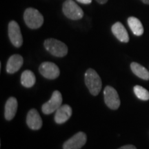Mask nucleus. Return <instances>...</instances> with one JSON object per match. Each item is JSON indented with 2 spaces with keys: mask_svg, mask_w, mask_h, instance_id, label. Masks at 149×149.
Returning a JSON list of instances; mask_svg holds the SVG:
<instances>
[{
  "mask_svg": "<svg viewBox=\"0 0 149 149\" xmlns=\"http://www.w3.org/2000/svg\"><path fill=\"white\" fill-rule=\"evenodd\" d=\"M104 101L107 106L112 110H116L120 106V100L118 93L114 88L107 86L104 91Z\"/></svg>",
  "mask_w": 149,
  "mask_h": 149,
  "instance_id": "nucleus-6",
  "label": "nucleus"
},
{
  "mask_svg": "<svg viewBox=\"0 0 149 149\" xmlns=\"http://www.w3.org/2000/svg\"><path fill=\"white\" fill-rule=\"evenodd\" d=\"M24 19L27 26L31 29H37L44 23V17L37 9L29 8L25 10Z\"/></svg>",
  "mask_w": 149,
  "mask_h": 149,
  "instance_id": "nucleus-2",
  "label": "nucleus"
},
{
  "mask_svg": "<svg viewBox=\"0 0 149 149\" xmlns=\"http://www.w3.org/2000/svg\"><path fill=\"white\" fill-rule=\"evenodd\" d=\"M86 135L83 132H79L68 139L63 145L64 149H80L86 143Z\"/></svg>",
  "mask_w": 149,
  "mask_h": 149,
  "instance_id": "nucleus-9",
  "label": "nucleus"
},
{
  "mask_svg": "<svg viewBox=\"0 0 149 149\" xmlns=\"http://www.w3.org/2000/svg\"><path fill=\"white\" fill-rule=\"evenodd\" d=\"M26 123L32 130H39L42 126V120L37 110L31 109L26 117Z\"/></svg>",
  "mask_w": 149,
  "mask_h": 149,
  "instance_id": "nucleus-10",
  "label": "nucleus"
},
{
  "mask_svg": "<svg viewBox=\"0 0 149 149\" xmlns=\"http://www.w3.org/2000/svg\"><path fill=\"white\" fill-rule=\"evenodd\" d=\"M8 37L13 45L17 48L21 47L23 44V37L19 24L15 21H11L8 24Z\"/></svg>",
  "mask_w": 149,
  "mask_h": 149,
  "instance_id": "nucleus-7",
  "label": "nucleus"
},
{
  "mask_svg": "<svg viewBox=\"0 0 149 149\" xmlns=\"http://www.w3.org/2000/svg\"><path fill=\"white\" fill-rule=\"evenodd\" d=\"M36 81L35 74L29 70H26L22 72L21 76V83L26 88H31L35 84Z\"/></svg>",
  "mask_w": 149,
  "mask_h": 149,
  "instance_id": "nucleus-17",
  "label": "nucleus"
},
{
  "mask_svg": "<svg viewBox=\"0 0 149 149\" xmlns=\"http://www.w3.org/2000/svg\"><path fill=\"white\" fill-rule=\"evenodd\" d=\"M128 24L134 35L140 36L144 33V27L142 24L137 18L135 17H130L128 19Z\"/></svg>",
  "mask_w": 149,
  "mask_h": 149,
  "instance_id": "nucleus-15",
  "label": "nucleus"
},
{
  "mask_svg": "<svg viewBox=\"0 0 149 149\" xmlns=\"http://www.w3.org/2000/svg\"><path fill=\"white\" fill-rule=\"evenodd\" d=\"M63 13L66 17L72 20H78L83 17L84 12L72 0H66L62 7Z\"/></svg>",
  "mask_w": 149,
  "mask_h": 149,
  "instance_id": "nucleus-4",
  "label": "nucleus"
},
{
  "mask_svg": "<svg viewBox=\"0 0 149 149\" xmlns=\"http://www.w3.org/2000/svg\"><path fill=\"white\" fill-rule=\"evenodd\" d=\"M72 115V109L70 106L65 104L61 106L56 111L55 115V121L57 124H63L66 122Z\"/></svg>",
  "mask_w": 149,
  "mask_h": 149,
  "instance_id": "nucleus-11",
  "label": "nucleus"
},
{
  "mask_svg": "<svg viewBox=\"0 0 149 149\" xmlns=\"http://www.w3.org/2000/svg\"><path fill=\"white\" fill-rule=\"evenodd\" d=\"M44 45L46 51L55 57H62L68 53V47L66 44L55 39H47L44 42Z\"/></svg>",
  "mask_w": 149,
  "mask_h": 149,
  "instance_id": "nucleus-3",
  "label": "nucleus"
},
{
  "mask_svg": "<svg viewBox=\"0 0 149 149\" xmlns=\"http://www.w3.org/2000/svg\"><path fill=\"white\" fill-rule=\"evenodd\" d=\"M61 103L62 96L61 93L58 91H55L52 95L51 98L42 105V112L46 115L51 114L61 107Z\"/></svg>",
  "mask_w": 149,
  "mask_h": 149,
  "instance_id": "nucleus-5",
  "label": "nucleus"
},
{
  "mask_svg": "<svg viewBox=\"0 0 149 149\" xmlns=\"http://www.w3.org/2000/svg\"><path fill=\"white\" fill-rule=\"evenodd\" d=\"M17 110V101L16 98L11 97L7 100L5 105V118L7 120H11L14 118Z\"/></svg>",
  "mask_w": 149,
  "mask_h": 149,
  "instance_id": "nucleus-14",
  "label": "nucleus"
},
{
  "mask_svg": "<svg viewBox=\"0 0 149 149\" xmlns=\"http://www.w3.org/2000/svg\"><path fill=\"white\" fill-rule=\"evenodd\" d=\"M24 63L23 57L20 55H13L10 56L6 64V71L8 73H15L20 69Z\"/></svg>",
  "mask_w": 149,
  "mask_h": 149,
  "instance_id": "nucleus-12",
  "label": "nucleus"
},
{
  "mask_svg": "<svg viewBox=\"0 0 149 149\" xmlns=\"http://www.w3.org/2000/svg\"><path fill=\"white\" fill-rule=\"evenodd\" d=\"M111 29L113 35L120 42L127 43L129 41V36H128L127 31L121 22H118L113 24Z\"/></svg>",
  "mask_w": 149,
  "mask_h": 149,
  "instance_id": "nucleus-13",
  "label": "nucleus"
},
{
  "mask_svg": "<svg viewBox=\"0 0 149 149\" xmlns=\"http://www.w3.org/2000/svg\"><path fill=\"white\" fill-rule=\"evenodd\" d=\"M118 149H137L136 147L133 145H126V146H122L121 148Z\"/></svg>",
  "mask_w": 149,
  "mask_h": 149,
  "instance_id": "nucleus-19",
  "label": "nucleus"
},
{
  "mask_svg": "<svg viewBox=\"0 0 149 149\" xmlns=\"http://www.w3.org/2000/svg\"><path fill=\"white\" fill-rule=\"evenodd\" d=\"M85 83L93 95L96 96L102 89V79L95 70L89 68L85 73Z\"/></svg>",
  "mask_w": 149,
  "mask_h": 149,
  "instance_id": "nucleus-1",
  "label": "nucleus"
},
{
  "mask_svg": "<svg viewBox=\"0 0 149 149\" xmlns=\"http://www.w3.org/2000/svg\"><path fill=\"white\" fill-rule=\"evenodd\" d=\"M134 93L135 95L141 100L147 101L149 100V92L141 86H135L134 87Z\"/></svg>",
  "mask_w": 149,
  "mask_h": 149,
  "instance_id": "nucleus-18",
  "label": "nucleus"
},
{
  "mask_svg": "<svg viewBox=\"0 0 149 149\" xmlns=\"http://www.w3.org/2000/svg\"><path fill=\"white\" fill-rule=\"evenodd\" d=\"M39 70L42 75L49 79H55L58 77L60 74L58 66L54 63L49 61L43 62L40 66Z\"/></svg>",
  "mask_w": 149,
  "mask_h": 149,
  "instance_id": "nucleus-8",
  "label": "nucleus"
},
{
  "mask_svg": "<svg viewBox=\"0 0 149 149\" xmlns=\"http://www.w3.org/2000/svg\"><path fill=\"white\" fill-rule=\"evenodd\" d=\"M78 2H80L84 4H89L92 2V0H77Z\"/></svg>",
  "mask_w": 149,
  "mask_h": 149,
  "instance_id": "nucleus-20",
  "label": "nucleus"
},
{
  "mask_svg": "<svg viewBox=\"0 0 149 149\" xmlns=\"http://www.w3.org/2000/svg\"><path fill=\"white\" fill-rule=\"evenodd\" d=\"M96 1H97L98 3H102V4H103V3H105L106 2H107L108 0H96Z\"/></svg>",
  "mask_w": 149,
  "mask_h": 149,
  "instance_id": "nucleus-21",
  "label": "nucleus"
},
{
  "mask_svg": "<svg viewBox=\"0 0 149 149\" xmlns=\"http://www.w3.org/2000/svg\"><path fill=\"white\" fill-rule=\"evenodd\" d=\"M142 2H144L146 4H149V0H141Z\"/></svg>",
  "mask_w": 149,
  "mask_h": 149,
  "instance_id": "nucleus-22",
  "label": "nucleus"
},
{
  "mask_svg": "<svg viewBox=\"0 0 149 149\" xmlns=\"http://www.w3.org/2000/svg\"><path fill=\"white\" fill-rule=\"evenodd\" d=\"M130 68H131V70L133 72V73L135 75H137V77L142 79H149V72L143 66H141L138 63L133 62L130 64Z\"/></svg>",
  "mask_w": 149,
  "mask_h": 149,
  "instance_id": "nucleus-16",
  "label": "nucleus"
}]
</instances>
